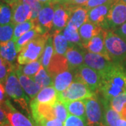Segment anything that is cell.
I'll list each match as a JSON object with an SVG mask.
<instances>
[{"label": "cell", "instance_id": "obj_1", "mask_svg": "<svg viewBox=\"0 0 126 126\" xmlns=\"http://www.w3.org/2000/svg\"><path fill=\"white\" fill-rule=\"evenodd\" d=\"M101 77L99 92L107 101L110 102L113 98L126 92V70L121 63H113Z\"/></svg>", "mask_w": 126, "mask_h": 126}, {"label": "cell", "instance_id": "obj_25", "mask_svg": "<svg viewBox=\"0 0 126 126\" xmlns=\"http://www.w3.org/2000/svg\"><path fill=\"white\" fill-rule=\"evenodd\" d=\"M67 109L69 114L74 115L86 121V104L84 100H75L63 102Z\"/></svg>", "mask_w": 126, "mask_h": 126}, {"label": "cell", "instance_id": "obj_44", "mask_svg": "<svg viewBox=\"0 0 126 126\" xmlns=\"http://www.w3.org/2000/svg\"><path fill=\"white\" fill-rule=\"evenodd\" d=\"M113 32L117 34L118 36L122 37L123 39L126 40V23L121 25L120 27L117 28L116 30H113Z\"/></svg>", "mask_w": 126, "mask_h": 126}, {"label": "cell", "instance_id": "obj_55", "mask_svg": "<svg viewBox=\"0 0 126 126\" xmlns=\"http://www.w3.org/2000/svg\"></svg>", "mask_w": 126, "mask_h": 126}, {"label": "cell", "instance_id": "obj_26", "mask_svg": "<svg viewBox=\"0 0 126 126\" xmlns=\"http://www.w3.org/2000/svg\"><path fill=\"white\" fill-rule=\"evenodd\" d=\"M17 53L18 52L16 48L14 41L11 40L0 43V55L9 63H14L16 60Z\"/></svg>", "mask_w": 126, "mask_h": 126}, {"label": "cell", "instance_id": "obj_18", "mask_svg": "<svg viewBox=\"0 0 126 126\" xmlns=\"http://www.w3.org/2000/svg\"><path fill=\"white\" fill-rule=\"evenodd\" d=\"M102 30L103 29L102 27L88 21L83 24L79 29L82 46L86 49L89 41L94 36L98 35Z\"/></svg>", "mask_w": 126, "mask_h": 126}, {"label": "cell", "instance_id": "obj_24", "mask_svg": "<svg viewBox=\"0 0 126 126\" xmlns=\"http://www.w3.org/2000/svg\"><path fill=\"white\" fill-rule=\"evenodd\" d=\"M104 106V124L106 126H116L118 121L121 118L119 113L110 106L109 102L101 97Z\"/></svg>", "mask_w": 126, "mask_h": 126}, {"label": "cell", "instance_id": "obj_37", "mask_svg": "<svg viewBox=\"0 0 126 126\" xmlns=\"http://www.w3.org/2000/svg\"><path fill=\"white\" fill-rule=\"evenodd\" d=\"M109 103L113 109L121 114L123 109L126 104V92H124L113 98L109 102Z\"/></svg>", "mask_w": 126, "mask_h": 126}, {"label": "cell", "instance_id": "obj_41", "mask_svg": "<svg viewBox=\"0 0 126 126\" xmlns=\"http://www.w3.org/2000/svg\"><path fill=\"white\" fill-rule=\"evenodd\" d=\"M110 1H111V0H88L83 6H84L86 9L89 10V9H93L96 6L108 3Z\"/></svg>", "mask_w": 126, "mask_h": 126}, {"label": "cell", "instance_id": "obj_30", "mask_svg": "<svg viewBox=\"0 0 126 126\" xmlns=\"http://www.w3.org/2000/svg\"><path fill=\"white\" fill-rule=\"evenodd\" d=\"M55 48L54 44H53V35H50L48 39H47L46 43L44 50V53L41 58V64L46 69H47V68L48 67L50 63V60L53 58Z\"/></svg>", "mask_w": 126, "mask_h": 126}, {"label": "cell", "instance_id": "obj_28", "mask_svg": "<svg viewBox=\"0 0 126 126\" xmlns=\"http://www.w3.org/2000/svg\"><path fill=\"white\" fill-rule=\"evenodd\" d=\"M39 34H43L41 31L39 27L36 25L35 27H34L31 30L25 33L15 42V46H16V48L17 52L20 53V50H22V48L25 46L30 41L32 40L34 38H35Z\"/></svg>", "mask_w": 126, "mask_h": 126}, {"label": "cell", "instance_id": "obj_13", "mask_svg": "<svg viewBox=\"0 0 126 126\" xmlns=\"http://www.w3.org/2000/svg\"><path fill=\"white\" fill-rule=\"evenodd\" d=\"M84 63L86 66L96 70L102 75L112 65L113 62L101 55L86 52Z\"/></svg>", "mask_w": 126, "mask_h": 126}, {"label": "cell", "instance_id": "obj_19", "mask_svg": "<svg viewBox=\"0 0 126 126\" xmlns=\"http://www.w3.org/2000/svg\"><path fill=\"white\" fill-rule=\"evenodd\" d=\"M105 34H106V30H102L98 35L94 36L89 41L88 44L86 47V49L88 50V52L101 55L107 59L111 60L105 46V42H104Z\"/></svg>", "mask_w": 126, "mask_h": 126}, {"label": "cell", "instance_id": "obj_20", "mask_svg": "<svg viewBox=\"0 0 126 126\" xmlns=\"http://www.w3.org/2000/svg\"><path fill=\"white\" fill-rule=\"evenodd\" d=\"M77 69H69L57 74L54 78L53 86L58 93L63 92L72 84L76 75Z\"/></svg>", "mask_w": 126, "mask_h": 126}, {"label": "cell", "instance_id": "obj_39", "mask_svg": "<svg viewBox=\"0 0 126 126\" xmlns=\"http://www.w3.org/2000/svg\"><path fill=\"white\" fill-rule=\"evenodd\" d=\"M24 2L29 5L32 9V19L31 20H36L38 18L39 14L41 9H42L44 3L41 2L39 0H23Z\"/></svg>", "mask_w": 126, "mask_h": 126}, {"label": "cell", "instance_id": "obj_2", "mask_svg": "<svg viewBox=\"0 0 126 126\" xmlns=\"http://www.w3.org/2000/svg\"><path fill=\"white\" fill-rule=\"evenodd\" d=\"M50 33L39 34L23 47L18 56L19 64H26L41 58Z\"/></svg>", "mask_w": 126, "mask_h": 126}, {"label": "cell", "instance_id": "obj_14", "mask_svg": "<svg viewBox=\"0 0 126 126\" xmlns=\"http://www.w3.org/2000/svg\"><path fill=\"white\" fill-rule=\"evenodd\" d=\"M114 1L115 0H111L108 3L89 9L88 12V21L103 27L109 11Z\"/></svg>", "mask_w": 126, "mask_h": 126}, {"label": "cell", "instance_id": "obj_56", "mask_svg": "<svg viewBox=\"0 0 126 126\" xmlns=\"http://www.w3.org/2000/svg\"><path fill=\"white\" fill-rule=\"evenodd\" d=\"M53 1H52V2H53Z\"/></svg>", "mask_w": 126, "mask_h": 126}, {"label": "cell", "instance_id": "obj_31", "mask_svg": "<svg viewBox=\"0 0 126 126\" xmlns=\"http://www.w3.org/2000/svg\"><path fill=\"white\" fill-rule=\"evenodd\" d=\"M33 79L39 85L41 89L46 87L53 86L54 84V79L50 75L43 66H41L39 71Z\"/></svg>", "mask_w": 126, "mask_h": 126}, {"label": "cell", "instance_id": "obj_53", "mask_svg": "<svg viewBox=\"0 0 126 126\" xmlns=\"http://www.w3.org/2000/svg\"><path fill=\"white\" fill-rule=\"evenodd\" d=\"M121 1H123V2L126 3V0H121Z\"/></svg>", "mask_w": 126, "mask_h": 126}, {"label": "cell", "instance_id": "obj_54", "mask_svg": "<svg viewBox=\"0 0 126 126\" xmlns=\"http://www.w3.org/2000/svg\"><path fill=\"white\" fill-rule=\"evenodd\" d=\"M102 126H105V125H102Z\"/></svg>", "mask_w": 126, "mask_h": 126}, {"label": "cell", "instance_id": "obj_49", "mask_svg": "<svg viewBox=\"0 0 126 126\" xmlns=\"http://www.w3.org/2000/svg\"><path fill=\"white\" fill-rule=\"evenodd\" d=\"M5 3H6L7 4H9L10 6H12V5L15 4L16 2H17L18 0H3Z\"/></svg>", "mask_w": 126, "mask_h": 126}, {"label": "cell", "instance_id": "obj_6", "mask_svg": "<svg viewBox=\"0 0 126 126\" xmlns=\"http://www.w3.org/2000/svg\"><path fill=\"white\" fill-rule=\"evenodd\" d=\"M86 104V122L88 126H102L104 124V106L101 97L96 94L83 99Z\"/></svg>", "mask_w": 126, "mask_h": 126}, {"label": "cell", "instance_id": "obj_12", "mask_svg": "<svg viewBox=\"0 0 126 126\" xmlns=\"http://www.w3.org/2000/svg\"><path fill=\"white\" fill-rule=\"evenodd\" d=\"M4 107L9 124L11 126H34V123L30 118L17 111L11 104L9 99H6L2 103Z\"/></svg>", "mask_w": 126, "mask_h": 126}, {"label": "cell", "instance_id": "obj_23", "mask_svg": "<svg viewBox=\"0 0 126 126\" xmlns=\"http://www.w3.org/2000/svg\"><path fill=\"white\" fill-rule=\"evenodd\" d=\"M39 103L48 104L54 106L58 100V93L54 86H48L42 88L34 98Z\"/></svg>", "mask_w": 126, "mask_h": 126}, {"label": "cell", "instance_id": "obj_22", "mask_svg": "<svg viewBox=\"0 0 126 126\" xmlns=\"http://www.w3.org/2000/svg\"><path fill=\"white\" fill-rule=\"evenodd\" d=\"M88 9L83 5L72 6V15L69 23L79 29L83 24L88 21Z\"/></svg>", "mask_w": 126, "mask_h": 126}, {"label": "cell", "instance_id": "obj_43", "mask_svg": "<svg viewBox=\"0 0 126 126\" xmlns=\"http://www.w3.org/2000/svg\"><path fill=\"white\" fill-rule=\"evenodd\" d=\"M9 124V120L6 116V112L2 103L0 104V126Z\"/></svg>", "mask_w": 126, "mask_h": 126}, {"label": "cell", "instance_id": "obj_9", "mask_svg": "<svg viewBox=\"0 0 126 126\" xmlns=\"http://www.w3.org/2000/svg\"><path fill=\"white\" fill-rule=\"evenodd\" d=\"M32 116L36 124H39L44 120H52L56 118L54 107L48 104L39 103L35 99L30 103Z\"/></svg>", "mask_w": 126, "mask_h": 126}, {"label": "cell", "instance_id": "obj_17", "mask_svg": "<svg viewBox=\"0 0 126 126\" xmlns=\"http://www.w3.org/2000/svg\"><path fill=\"white\" fill-rule=\"evenodd\" d=\"M16 72L18 76L20 83L23 87V90L25 92V93L29 96V97L31 99H34L38 93H39V91L41 90V88L36 81H34L33 78L24 75L23 73L18 69V67L16 69Z\"/></svg>", "mask_w": 126, "mask_h": 126}, {"label": "cell", "instance_id": "obj_7", "mask_svg": "<svg viewBox=\"0 0 126 126\" xmlns=\"http://www.w3.org/2000/svg\"><path fill=\"white\" fill-rule=\"evenodd\" d=\"M126 23V3L115 0L111 6L102 29L115 30Z\"/></svg>", "mask_w": 126, "mask_h": 126}, {"label": "cell", "instance_id": "obj_21", "mask_svg": "<svg viewBox=\"0 0 126 126\" xmlns=\"http://www.w3.org/2000/svg\"><path fill=\"white\" fill-rule=\"evenodd\" d=\"M69 69V66L65 55L55 53L46 70L50 75L54 79L57 74Z\"/></svg>", "mask_w": 126, "mask_h": 126}, {"label": "cell", "instance_id": "obj_40", "mask_svg": "<svg viewBox=\"0 0 126 126\" xmlns=\"http://www.w3.org/2000/svg\"><path fill=\"white\" fill-rule=\"evenodd\" d=\"M64 126H88L87 122L80 117L69 114L64 123Z\"/></svg>", "mask_w": 126, "mask_h": 126}, {"label": "cell", "instance_id": "obj_5", "mask_svg": "<svg viewBox=\"0 0 126 126\" xmlns=\"http://www.w3.org/2000/svg\"><path fill=\"white\" fill-rule=\"evenodd\" d=\"M95 94L83 82L74 81L64 91L58 93V100L62 102L83 100L93 97Z\"/></svg>", "mask_w": 126, "mask_h": 126}, {"label": "cell", "instance_id": "obj_3", "mask_svg": "<svg viewBox=\"0 0 126 126\" xmlns=\"http://www.w3.org/2000/svg\"><path fill=\"white\" fill-rule=\"evenodd\" d=\"M5 89L7 95L23 109L29 116H30V111L29 109V103H30L29 96L23 90L21 86L18 76L16 72V69L10 72L5 82Z\"/></svg>", "mask_w": 126, "mask_h": 126}, {"label": "cell", "instance_id": "obj_32", "mask_svg": "<svg viewBox=\"0 0 126 126\" xmlns=\"http://www.w3.org/2000/svg\"><path fill=\"white\" fill-rule=\"evenodd\" d=\"M41 58L37 60L36 61L32 62L26 64H19L18 66V69L23 73L24 75L27 76L31 78H34L36 74L39 71L41 67Z\"/></svg>", "mask_w": 126, "mask_h": 126}, {"label": "cell", "instance_id": "obj_45", "mask_svg": "<svg viewBox=\"0 0 126 126\" xmlns=\"http://www.w3.org/2000/svg\"><path fill=\"white\" fill-rule=\"evenodd\" d=\"M6 89L5 86L3 83H0V104L3 103L6 100Z\"/></svg>", "mask_w": 126, "mask_h": 126}, {"label": "cell", "instance_id": "obj_10", "mask_svg": "<svg viewBox=\"0 0 126 126\" xmlns=\"http://www.w3.org/2000/svg\"><path fill=\"white\" fill-rule=\"evenodd\" d=\"M54 4L53 27L52 31H63L67 27L72 15V6L62 3Z\"/></svg>", "mask_w": 126, "mask_h": 126}, {"label": "cell", "instance_id": "obj_33", "mask_svg": "<svg viewBox=\"0 0 126 126\" xmlns=\"http://www.w3.org/2000/svg\"><path fill=\"white\" fill-rule=\"evenodd\" d=\"M36 25V20H30L22 23L16 25L15 28H14V36H13L12 40L16 42L23 34L26 33L27 32L31 30L34 27H35Z\"/></svg>", "mask_w": 126, "mask_h": 126}, {"label": "cell", "instance_id": "obj_46", "mask_svg": "<svg viewBox=\"0 0 126 126\" xmlns=\"http://www.w3.org/2000/svg\"><path fill=\"white\" fill-rule=\"evenodd\" d=\"M88 0H73L68 4L72 5V6H81V5L84 4Z\"/></svg>", "mask_w": 126, "mask_h": 126}, {"label": "cell", "instance_id": "obj_4", "mask_svg": "<svg viewBox=\"0 0 126 126\" xmlns=\"http://www.w3.org/2000/svg\"><path fill=\"white\" fill-rule=\"evenodd\" d=\"M105 46L110 60L113 63L126 61V40L112 30H106Z\"/></svg>", "mask_w": 126, "mask_h": 126}, {"label": "cell", "instance_id": "obj_29", "mask_svg": "<svg viewBox=\"0 0 126 126\" xmlns=\"http://www.w3.org/2000/svg\"><path fill=\"white\" fill-rule=\"evenodd\" d=\"M78 30V28L69 23H68L67 27L63 30V35L68 41L71 46H82L81 37Z\"/></svg>", "mask_w": 126, "mask_h": 126}, {"label": "cell", "instance_id": "obj_15", "mask_svg": "<svg viewBox=\"0 0 126 126\" xmlns=\"http://www.w3.org/2000/svg\"><path fill=\"white\" fill-rule=\"evenodd\" d=\"M13 12L12 22L17 25L32 19V9L29 5L23 0H18L17 2L11 6Z\"/></svg>", "mask_w": 126, "mask_h": 126}, {"label": "cell", "instance_id": "obj_11", "mask_svg": "<svg viewBox=\"0 0 126 126\" xmlns=\"http://www.w3.org/2000/svg\"><path fill=\"white\" fill-rule=\"evenodd\" d=\"M54 4L53 2L44 3L36 20V25L41 29L42 34L49 33L53 27Z\"/></svg>", "mask_w": 126, "mask_h": 126}, {"label": "cell", "instance_id": "obj_50", "mask_svg": "<svg viewBox=\"0 0 126 126\" xmlns=\"http://www.w3.org/2000/svg\"><path fill=\"white\" fill-rule=\"evenodd\" d=\"M121 116L122 118L126 119V104L125 105V107H123V110H122L121 113Z\"/></svg>", "mask_w": 126, "mask_h": 126}, {"label": "cell", "instance_id": "obj_35", "mask_svg": "<svg viewBox=\"0 0 126 126\" xmlns=\"http://www.w3.org/2000/svg\"><path fill=\"white\" fill-rule=\"evenodd\" d=\"M15 67L13 64L6 60L0 55V83H5L6 79L10 74V72L13 71Z\"/></svg>", "mask_w": 126, "mask_h": 126}, {"label": "cell", "instance_id": "obj_36", "mask_svg": "<svg viewBox=\"0 0 126 126\" xmlns=\"http://www.w3.org/2000/svg\"><path fill=\"white\" fill-rule=\"evenodd\" d=\"M15 26L16 25L14 23L5 25H0V43L13 39Z\"/></svg>", "mask_w": 126, "mask_h": 126}, {"label": "cell", "instance_id": "obj_42", "mask_svg": "<svg viewBox=\"0 0 126 126\" xmlns=\"http://www.w3.org/2000/svg\"><path fill=\"white\" fill-rule=\"evenodd\" d=\"M41 126H64L63 122L58 118L52 120H44L41 122L39 124Z\"/></svg>", "mask_w": 126, "mask_h": 126}, {"label": "cell", "instance_id": "obj_27", "mask_svg": "<svg viewBox=\"0 0 126 126\" xmlns=\"http://www.w3.org/2000/svg\"><path fill=\"white\" fill-rule=\"evenodd\" d=\"M55 53L60 55H65L67 50L72 47L62 31H55L53 33Z\"/></svg>", "mask_w": 126, "mask_h": 126}, {"label": "cell", "instance_id": "obj_52", "mask_svg": "<svg viewBox=\"0 0 126 126\" xmlns=\"http://www.w3.org/2000/svg\"><path fill=\"white\" fill-rule=\"evenodd\" d=\"M11 126L10 124H7V125H4V126Z\"/></svg>", "mask_w": 126, "mask_h": 126}, {"label": "cell", "instance_id": "obj_51", "mask_svg": "<svg viewBox=\"0 0 126 126\" xmlns=\"http://www.w3.org/2000/svg\"><path fill=\"white\" fill-rule=\"evenodd\" d=\"M34 124H35V125H34V126H41V125H38V124H36L35 123H34Z\"/></svg>", "mask_w": 126, "mask_h": 126}, {"label": "cell", "instance_id": "obj_16", "mask_svg": "<svg viewBox=\"0 0 126 126\" xmlns=\"http://www.w3.org/2000/svg\"><path fill=\"white\" fill-rule=\"evenodd\" d=\"M86 49L82 46H74L70 47L65 53V57L67 60L69 69H77L83 65L84 55Z\"/></svg>", "mask_w": 126, "mask_h": 126}, {"label": "cell", "instance_id": "obj_48", "mask_svg": "<svg viewBox=\"0 0 126 126\" xmlns=\"http://www.w3.org/2000/svg\"><path fill=\"white\" fill-rule=\"evenodd\" d=\"M73 0H53V3H62V4H69Z\"/></svg>", "mask_w": 126, "mask_h": 126}, {"label": "cell", "instance_id": "obj_34", "mask_svg": "<svg viewBox=\"0 0 126 126\" xmlns=\"http://www.w3.org/2000/svg\"><path fill=\"white\" fill-rule=\"evenodd\" d=\"M13 12L11 7L0 1V25H8L12 22Z\"/></svg>", "mask_w": 126, "mask_h": 126}, {"label": "cell", "instance_id": "obj_38", "mask_svg": "<svg viewBox=\"0 0 126 126\" xmlns=\"http://www.w3.org/2000/svg\"><path fill=\"white\" fill-rule=\"evenodd\" d=\"M53 107H54L56 118H59L63 122L65 121L66 118H67L68 115H69V113H68L67 109L66 108L64 104L58 100Z\"/></svg>", "mask_w": 126, "mask_h": 126}, {"label": "cell", "instance_id": "obj_8", "mask_svg": "<svg viewBox=\"0 0 126 126\" xmlns=\"http://www.w3.org/2000/svg\"><path fill=\"white\" fill-rule=\"evenodd\" d=\"M74 81L83 82L88 86L93 93H97L101 85L102 77L96 70L83 64L77 69Z\"/></svg>", "mask_w": 126, "mask_h": 126}, {"label": "cell", "instance_id": "obj_47", "mask_svg": "<svg viewBox=\"0 0 126 126\" xmlns=\"http://www.w3.org/2000/svg\"><path fill=\"white\" fill-rule=\"evenodd\" d=\"M116 126H126V119L123 118H121L117 122Z\"/></svg>", "mask_w": 126, "mask_h": 126}]
</instances>
